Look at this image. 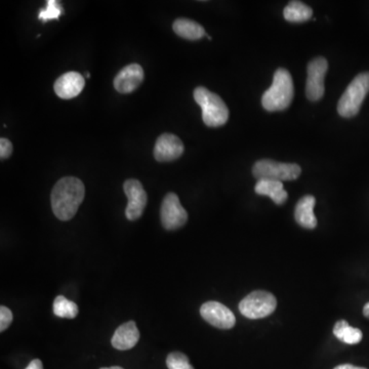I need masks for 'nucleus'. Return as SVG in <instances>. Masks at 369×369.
I'll use <instances>...</instances> for the list:
<instances>
[{
  "instance_id": "f8f14e48",
  "label": "nucleus",
  "mask_w": 369,
  "mask_h": 369,
  "mask_svg": "<svg viewBox=\"0 0 369 369\" xmlns=\"http://www.w3.org/2000/svg\"><path fill=\"white\" fill-rule=\"evenodd\" d=\"M144 80V70L141 65L131 64L124 67L114 78V87L120 93H131Z\"/></svg>"
},
{
  "instance_id": "bb28decb",
  "label": "nucleus",
  "mask_w": 369,
  "mask_h": 369,
  "mask_svg": "<svg viewBox=\"0 0 369 369\" xmlns=\"http://www.w3.org/2000/svg\"><path fill=\"white\" fill-rule=\"evenodd\" d=\"M364 315L366 317V318L369 319V303L366 304V305L364 306Z\"/></svg>"
},
{
  "instance_id": "cd10ccee",
  "label": "nucleus",
  "mask_w": 369,
  "mask_h": 369,
  "mask_svg": "<svg viewBox=\"0 0 369 369\" xmlns=\"http://www.w3.org/2000/svg\"><path fill=\"white\" fill-rule=\"evenodd\" d=\"M100 369H124L122 368H120V366H111V368H103Z\"/></svg>"
},
{
  "instance_id": "aec40b11",
  "label": "nucleus",
  "mask_w": 369,
  "mask_h": 369,
  "mask_svg": "<svg viewBox=\"0 0 369 369\" xmlns=\"http://www.w3.org/2000/svg\"><path fill=\"white\" fill-rule=\"evenodd\" d=\"M54 314L59 318L74 319L78 315V306L74 302L69 301L64 295H58L54 301Z\"/></svg>"
},
{
  "instance_id": "dca6fc26",
  "label": "nucleus",
  "mask_w": 369,
  "mask_h": 369,
  "mask_svg": "<svg viewBox=\"0 0 369 369\" xmlns=\"http://www.w3.org/2000/svg\"><path fill=\"white\" fill-rule=\"evenodd\" d=\"M254 191L258 195L268 196L275 204L284 203L289 198L287 190L283 187L282 182L271 180H260L254 187Z\"/></svg>"
},
{
  "instance_id": "412c9836",
  "label": "nucleus",
  "mask_w": 369,
  "mask_h": 369,
  "mask_svg": "<svg viewBox=\"0 0 369 369\" xmlns=\"http://www.w3.org/2000/svg\"><path fill=\"white\" fill-rule=\"evenodd\" d=\"M47 8L39 12V20L43 23L49 22L51 20H58L61 14H64V10L59 1L57 0H49L47 2Z\"/></svg>"
},
{
  "instance_id": "39448f33",
  "label": "nucleus",
  "mask_w": 369,
  "mask_h": 369,
  "mask_svg": "<svg viewBox=\"0 0 369 369\" xmlns=\"http://www.w3.org/2000/svg\"><path fill=\"white\" fill-rule=\"evenodd\" d=\"M301 166L295 164H282L271 159L258 160L252 168L256 180H271L285 182L295 181L301 176Z\"/></svg>"
},
{
  "instance_id": "423d86ee",
  "label": "nucleus",
  "mask_w": 369,
  "mask_h": 369,
  "mask_svg": "<svg viewBox=\"0 0 369 369\" xmlns=\"http://www.w3.org/2000/svg\"><path fill=\"white\" fill-rule=\"evenodd\" d=\"M277 307V300L268 291H256L239 304V311L248 319H262L272 314Z\"/></svg>"
},
{
  "instance_id": "b1692460",
  "label": "nucleus",
  "mask_w": 369,
  "mask_h": 369,
  "mask_svg": "<svg viewBox=\"0 0 369 369\" xmlns=\"http://www.w3.org/2000/svg\"><path fill=\"white\" fill-rule=\"evenodd\" d=\"M12 144L10 143V139H5V137H1L0 139V158L2 160L8 159L12 154Z\"/></svg>"
},
{
  "instance_id": "4468645a",
  "label": "nucleus",
  "mask_w": 369,
  "mask_h": 369,
  "mask_svg": "<svg viewBox=\"0 0 369 369\" xmlns=\"http://www.w3.org/2000/svg\"><path fill=\"white\" fill-rule=\"evenodd\" d=\"M139 339V331L133 321L123 323L120 325L111 339L112 346L120 351L133 349Z\"/></svg>"
},
{
  "instance_id": "0eeeda50",
  "label": "nucleus",
  "mask_w": 369,
  "mask_h": 369,
  "mask_svg": "<svg viewBox=\"0 0 369 369\" xmlns=\"http://www.w3.org/2000/svg\"><path fill=\"white\" fill-rule=\"evenodd\" d=\"M160 219H161L162 226L168 231L182 228L187 223V212L181 204L177 194L172 193V192L166 194L162 201Z\"/></svg>"
},
{
  "instance_id": "393cba45",
  "label": "nucleus",
  "mask_w": 369,
  "mask_h": 369,
  "mask_svg": "<svg viewBox=\"0 0 369 369\" xmlns=\"http://www.w3.org/2000/svg\"><path fill=\"white\" fill-rule=\"evenodd\" d=\"M25 369H43V362L39 359L32 360Z\"/></svg>"
},
{
  "instance_id": "2eb2a0df",
  "label": "nucleus",
  "mask_w": 369,
  "mask_h": 369,
  "mask_svg": "<svg viewBox=\"0 0 369 369\" xmlns=\"http://www.w3.org/2000/svg\"><path fill=\"white\" fill-rule=\"evenodd\" d=\"M316 199L314 196L307 195L302 198L295 206V218L300 226L306 229H314L317 226V219L314 214Z\"/></svg>"
},
{
  "instance_id": "a211bd4d",
  "label": "nucleus",
  "mask_w": 369,
  "mask_h": 369,
  "mask_svg": "<svg viewBox=\"0 0 369 369\" xmlns=\"http://www.w3.org/2000/svg\"><path fill=\"white\" fill-rule=\"evenodd\" d=\"M333 335L339 341L344 342L348 345H356L361 342L364 333L359 328H354L350 326L346 320H339L335 323L333 327Z\"/></svg>"
},
{
  "instance_id": "ddd939ff",
  "label": "nucleus",
  "mask_w": 369,
  "mask_h": 369,
  "mask_svg": "<svg viewBox=\"0 0 369 369\" xmlns=\"http://www.w3.org/2000/svg\"><path fill=\"white\" fill-rule=\"evenodd\" d=\"M85 85V81L82 75L71 71V72L65 73L57 79L54 85V89L58 97L64 100H70L77 97L82 91Z\"/></svg>"
},
{
  "instance_id": "20e7f679",
  "label": "nucleus",
  "mask_w": 369,
  "mask_h": 369,
  "mask_svg": "<svg viewBox=\"0 0 369 369\" xmlns=\"http://www.w3.org/2000/svg\"><path fill=\"white\" fill-rule=\"evenodd\" d=\"M369 93V72L358 74L353 79L337 104V112L342 118H351L357 115L362 103Z\"/></svg>"
},
{
  "instance_id": "6ab92c4d",
  "label": "nucleus",
  "mask_w": 369,
  "mask_h": 369,
  "mask_svg": "<svg viewBox=\"0 0 369 369\" xmlns=\"http://www.w3.org/2000/svg\"><path fill=\"white\" fill-rule=\"evenodd\" d=\"M285 20L293 23H303L310 20L313 16V10L301 1H291L283 10Z\"/></svg>"
},
{
  "instance_id": "a878e982",
  "label": "nucleus",
  "mask_w": 369,
  "mask_h": 369,
  "mask_svg": "<svg viewBox=\"0 0 369 369\" xmlns=\"http://www.w3.org/2000/svg\"><path fill=\"white\" fill-rule=\"evenodd\" d=\"M333 369H368L366 368H358V366H352V364H342V366H337Z\"/></svg>"
},
{
  "instance_id": "1a4fd4ad",
  "label": "nucleus",
  "mask_w": 369,
  "mask_h": 369,
  "mask_svg": "<svg viewBox=\"0 0 369 369\" xmlns=\"http://www.w3.org/2000/svg\"><path fill=\"white\" fill-rule=\"evenodd\" d=\"M125 195L128 199L126 210H125V216L127 220L137 221L141 218L147 205L148 196L144 190L143 185L139 181L135 179H129L125 181L123 185Z\"/></svg>"
},
{
  "instance_id": "f257e3e1",
  "label": "nucleus",
  "mask_w": 369,
  "mask_h": 369,
  "mask_svg": "<svg viewBox=\"0 0 369 369\" xmlns=\"http://www.w3.org/2000/svg\"><path fill=\"white\" fill-rule=\"evenodd\" d=\"M85 188L75 177H65L58 181L52 191L51 202L54 214L59 220L69 221L76 214L85 199Z\"/></svg>"
},
{
  "instance_id": "9d476101",
  "label": "nucleus",
  "mask_w": 369,
  "mask_h": 369,
  "mask_svg": "<svg viewBox=\"0 0 369 369\" xmlns=\"http://www.w3.org/2000/svg\"><path fill=\"white\" fill-rule=\"evenodd\" d=\"M200 314L206 322L216 328L230 329L236 323L232 311L219 302H206L200 308Z\"/></svg>"
},
{
  "instance_id": "4be33fe9",
  "label": "nucleus",
  "mask_w": 369,
  "mask_h": 369,
  "mask_svg": "<svg viewBox=\"0 0 369 369\" xmlns=\"http://www.w3.org/2000/svg\"><path fill=\"white\" fill-rule=\"evenodd\" d=\"M168 369H194L190 364L189 358L181 352H172L166 358Z\"/></svg>"
},
{
  "instance_id": "6e6552de",
  "label": "nucleus",
  "mask_w": 369,
  "mask_h": 369,
  "mask_svg": "<svg viewBox=\"0 0 369 369\" xmlns=\"http://www.w3.org/2000/svg\"><path fill=\"white\" fill-rule=\"evenodd\" d=\"M327 69H328V63L324 58H315L309 63L306 95L310 101H319L324 96V78Z\"/></svg>"
},
{
  "instance_id": "7ed1b4c3",
  "label": "nucleus",
  "mask_w": 369,
  "mask_h": 369,
  "mask_svg": "<svg viewBox=\"0 0 369 369\" xmlns=\"http://www.w3.org/2000/svg\"><path fill=\"white\" fill-rule=\"evenodd\" d=\"M194 99L201 107L202 120L208 126H222L228 122V107L216 93H212L204 87H198L194 91Z\"/></svg>"
},
{
  "instance_id": "f3484780",
  "label": "nucleus",
  "mask_w": 369,
  "mask_h": 369,
  "mask_svg": "<svg viewBox=\"0 0 369 369\" xmlns=\"http://www.w3.org/2000/svg\"><path fill=\"white\" fill-rule=\"evenodd\" d=\"M175 33L188 41H198L206 35L205 30L201 25L189 19H178L172 25Z\"/></svg>"
},
{
  "instance_id": "5701e85b",
  "label": "nucleus",
  "mask_w": 369,
  "mask_h": 369,
  "mask_svg": "<svg viewBox=\"0 0 369 369\" xmlns=\"http://www.w3.org/2000/svg\"><path fill=\"white\" fill-rule=\"evenodd\" d=\"M12 319H14V316H12V311L8 307L1 306L0 307V331L1 333H3L10 326V323L12 322Z\"/></svg>"
},
{
  "instance_id": "f03ea898",
  "label": "nucleus",
  "mask_w": 369,
  "mask_h": 369,
  "mask_svg": "<svg viewBox=\"0 0 369 369\" xmlns=\"http://www.w3.org/2000/svg\"><path fill=\"white\" fill-rule=\"evenodd\" d=\"M293 77L287 69L279 68L274 73L273 83L262 97V105L269 112L287 109L293 99Z\"/></svg>"
},
{
  "instance_id": "9b49d317",
  "label": "nucleus",
  "mask_w": 369,
  "mask_h": 369,
  "mask_svg": "<svg viewBox=\"0 0 369 369\" xmlns=\"http://www.w3.org/2000/svg\"><path fill=\"white\" fill-rule=\"evenodd\" d=\"M183 142L172 133H164L158 137L154 147V157L158 162H170L178 159L184 153Z\"/></svg>"
}]
</instances>
